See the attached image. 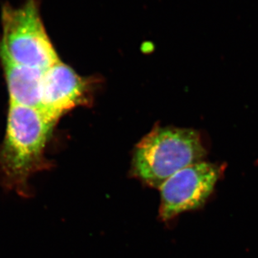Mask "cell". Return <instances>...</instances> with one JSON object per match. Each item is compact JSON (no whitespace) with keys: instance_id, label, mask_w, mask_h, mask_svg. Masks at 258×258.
Returning <instances> with one entry per match:
<instances>
[{"instance_id":"obj_1","label":"cell","mask_w":258,"mask_h":258,"mask_svg":"<svg viewBox=\"0 0 258 258\" xmlns=\"http://www.w3.org/2000/svg\"><path fill=\"white\" fill-rule=\"evenodd\" d=\"M206 149L198 132L178 127H158L137 145L133 159L134 175L159 189L173 174L202 162Z\"/></svg>"},{"instance_id":"obj_2","label":"cell","mask_w":258,"mask_h":258,"mask_svg":"<svg viewBox=\"0 0 258 258\" xmlns=\"http://www.w3.org/2000/svg\"><path fill=\"white\" fill-rule=\"evenodd\" d=\"M55 123L37 108L10 105L0 165L8 183L22 188L40 158Z\"/></svg>"},{"instance_id":"obj_3","label":"cell","mask_w":258,"mask_h":258,"mask_svg":"<svg viewBox=\"0 0 258 258\" xmlns=\"http://www.w3.org/2000/svg\"><path fill=\"white\" fill-rule=\"evenodd\" d=\"M0 55L12 62L45 71L60 61L45 31L36 0L20 7L9 4L2 10Z\"/></svg>"},{"instance_id":"obj_4","label":"cell","mask_w":258,"mask_h":258,"mask_svg":"<svg viewBox=\"0 0 258 258\" xmlns=\"http://www.w3.org/2000/svg\"><path fill=\"white\" fill-rule=\"evenodd\" d=\"M221 173V166L202 161L173 174L159 189L162 220L169 221L185 211L201 208L213 192Z\"/></svg>"},{"instance_id":"obj_5","label":"cell","mask_w":258,"mask_h":258,"mask_svg":"<svg viewBox=\"0 0 258 258\" xmlns=\"http://www.w3.org/2000/svg\"><path fill=\"white\" fill-rule=\"evenodd\" d=\"M88 93L89 80L60 60L44 72L40 111L55 123L66 112L87 102Z\"/></svg>"},{"instance_id":"obj_6","label":"cell","mask_w":258,"mask_h":258,"mask_svg":"<svg viewBox=\"0 0 258 258\" xmlns=\"http://www.w3.org/2000/svg\"><path fill=\"white\" fill-rule=\"evenodd\" d=\"M0 59L7 82L10 105L40 110L45 71L16 64L1 55Z\"/></svg>"}]
</instances>
